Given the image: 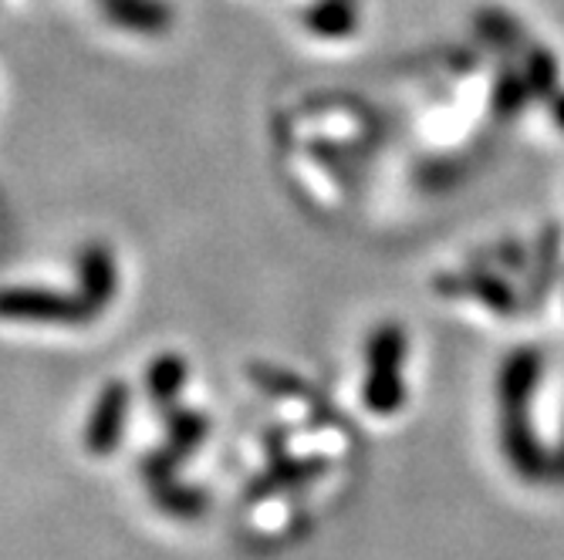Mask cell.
I'll list each match as a JSON object with an SVG mask.
<instances>
[{
    "mask_svg": "<svg viewBox=\"0 0 564 560\" xmlns=\"http://www.w3.org/2000/svg\"><path fill=\"white\" fill-rule=\"evenodd\" d=\"M541 382V354L531 348H518L507 354L497 375V398H500V446L507 463L528 483H541L551 476V455L544 452L538 429L528 416L531 398Z\"/></svg>",
    "mask_w": 564,
    "mask_h": 560,
    "instance_id": "obj_1",
    "label": "cell"
},
{
    "mask_svg": "<svg viewBox=\"0 0 564 560\" xmlns=\"http://www.w3.org/2000/svg\"><path fill=\"white\" fill-rule=\"evenodd\" d=\"M405 331L399 325H379L366 341V382L362 402L376 416H395L405 405Z\"/></svg>",
    "mask_w": 564,
    "mask_h": 560,
    "instance_id": "obj_2",
    "label": "cell"
},
{
    "mask_svg": "<svg viewBox=\"0 0 564 560\" xmlns=\"http://www.w3.org/2000/svg\"><path fill=\"white\" fill-rule=\"evenodd\" d=\"M0 318L34 325H88L98 318L82 294H62L47 287H4L0 290Z\"/></svg>",
    "mask_w": 564,
    "mask_h": 560,
    "instance_id": "obj_3",
    "label": "cell"
},
{
    "mask_svg": "<svg viewBox=\"0 0 564 560\" xmlns=\"http://www.w3.org/2000/svg\"><path fill=\"white\" fill-rule=\"evenodd\" d=\"M271 466L247 486V499L258 503L264 496L274 493H288V490H301L307 483H315L318 476H325L328 460H297V455L284 452V429H271Z\"/></svg>",
    "mask_w": 564,
    "mask_h": 560,
    "instance_id": "obj_4",
    "label": "cell"
},
{
    "mask_svg": "<svg viewBox=\"0 0 564 560\" xmlns=\"http://www.w3.org/2000/svg\"><path fill=\"white\" fill-rule=\"evenodd\" d=\"M129 405H132V395H129L126 382H109L98 392L91 413H88V422H85V449L91 455H101V460H106V455H112L119 449Z\"/></svg>",
    "mask_w": 564,
    "mask_h": 560,
    "instance_id": "obj_5",
    "label": "cell"
},
{
    "mask_svg": "<svg viewBox=\"0 0 564 560\" xmlns=\"http://www.w3.org/2000/svg\"><path fill=\"white\" fill-rule=\"evenodd\" d=\"M78 294L82 300L95 315H101L109 308V300L116 297V287H119V271H116V261H112V250L106 243H88L82 246L78 253Z\"/></svg>",
    "mask_w": 564,
    "mask_h": 560,
    "instance_id": "obj_6",
    "label": "cell"
},
{
    "mask_svg": "<svg viewBox=\"0 0 564 560\" xmlns=\"http://www.w3.org/2000/svg\"><path fill=\"white\" fill-rule=\"evenodd\" d=\"M106 8V18L119 28L142 31V34H160L173 24V11L163 0H98Z\"/></svg>",
    "mask_w": 564,
    "mask_h": 560,
    "instance_id": "obj_7",
    "label": "cell"
},
{
    "mask_svg": "<svg viewBox=\"0 0 564 560\" xmlns=\"http://www.w3.org/2000/svg\"><path fill=\"white\" fill-rule=\"evenodd\" d=\"M186 362L180 354H160V359H152L149 372H145V392H149V402L160 405V409H173L176 395L183 392L186 385Z\"/></svg>",
    "mask_w": 564,
    "mask_h": 560,
    "instance_id": "obj_8",
    "label": "cell"
},
{
    "mask_svg": "<svg viewBox=\"0 0 564 560\" xmlns=\"http://www.w3.org/2000/svg\"><path fill=\"white\" fill-rule=\"evenodd\" d=\"M210 432V419L196 409H166V449L176 460H189Z\"/></svg>",
    "mask_w": 564,
    "mask_h": 560,
    "instance_id": "obj_9",
    "label": "cell"
},
{
    "mask_svg": "<svg viewBox=\"0 0 564 560\" xmlns=\"http://www.w3.org/2000/svg\"><path fill=\"white\" fill-rule=\"evenodd\" d=\"M149 493H152V499H156L160 510H166L170 517H183V520L199 517V514L210 506L207 493L196 490V486H189V483H183L180 476H173V480L160 483L156 490H149Z\"/></svg>",
    "mask_w": 564,
    "mask_h": 560,
    "instance_id": "obj_10",
    "label": "cell"
},
{
    "mask_svg": "<svg viewBox=\"0 0 564 560\" xmlns=\"http://www.w3.org/2000/svg\"><path fill=\"white\" fill-rule=\"evenodd\" d=\"M307 28L325 34V37H345L355 31L358 14H355V0H322L318 8L304 14Z\"/></svg>",
    "mask_w": 564,
    "mask_h": 560,
    "instance_id": "obj_11",
    "label": "cell"
},
{
    "mask_svg": "<svg viewBox=\"0 0 564 560\" xmlns=\"http://www.w3.org/2000/svg\"><path fill=\"white\" fill-rule=\"evenodd\" d=\"M551 476L564 483V436H561V442H557V452L551 455Z\"/></svg>",
    "mask_w": 564,
    "mask_h": 560,
    "instance_id": "obj_12",
    "label": "cell"
}]
</instances>
